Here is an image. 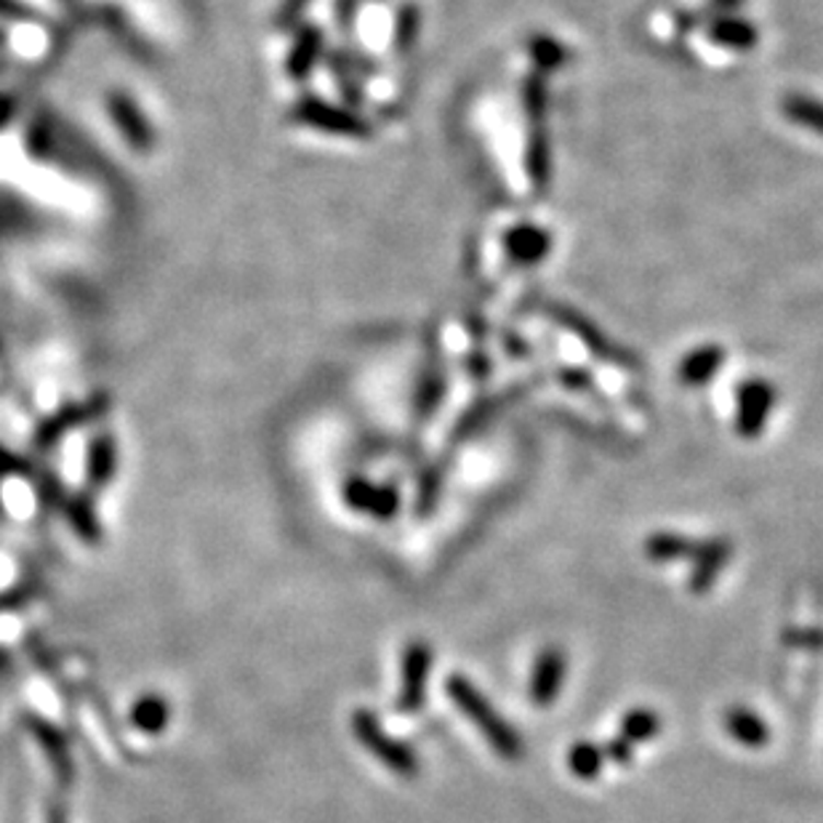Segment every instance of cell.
<instances>
[{"label":"cell","instance_id":"12","mask_svg":"<svg viewBox=\"0 0 823 823\" xmlns=\"http://www.w3.org/2000/svg\"><path fill=\"white\" fill-rule=\"evenodd\" d=\"M635 754H637V748H635V746H629L627 741L618 739V735H616V739H613V741H608V746H605V757H608L613 765L627 767V765L635 759Z\"/></svg>","mask_w":823,"mask_h":823},{"label":"cell","instance_id":"5","mask_svg":"<svg viewBox=\"0 0 823 823\" xmlns=\"http://www.w3.org/2000/svg\"><path fill=\"white\" fill-rule=\"evenodd\" d=\"M733 560V544L728 538H704L701 552L690 562V592L707 594Z\"/></svg>","mask_w":823,"mask_h":823},{"label":"cell","instance_id":"11","mask_svg":"<svg viewBox=\"0 0 823 823\" xmlns=\"http://www.w3.org/2000/svg\"><path fill=\"white\" fill-rule=\"evenodd\" d=\"M134 720L139 728L155 733V730L163 728L165 720H169V709H165V704L160 698H141L139 707L134 709Z\"/></svg>","mask_w":823,"mask_h":823},{"label":"cell","instance_id":"2","mask_svg":"<svg viewBox=\"0 0 823 823\" xmlns=\"http://www.w3.org/2000/svg\"><path fill=\"white\" fill-rule=\"evenodd\" d=\"M352 733H355V739L361 741L363 748H368L387 770L398 773L402 778H413L419 773V767H422L419 765V754L405 741L387 733V728L381 725L374 711L357 709L352 715Z\"/></svg>","mask_w":823,"mask_h":823},{"label":"cell","instance_id":"1","mask_svg":"<svg viewBox=\"0 0 823 823\" xmlns=\"http://www.w3.org/2000/svg\"><path fill=\"white\" fill-rule=\"evenodd\" d=\"M445 693H448L450 704L472 722L475 730L488 741V746L504 759H519L525 752L523 735L517 733V728L506 720L501 711L493 707L491 698L482 693L467 674H450L448 683H445Z\"/></svg>","mask_w":823,"mask_h":823},{"label":"cell","instance_id":"9","mask_svg":"<svg viewBox=\"0 0 823 823\" xmlns=\"http://www.w3.org/2000/svg\"><path fill=\"white\" fill-rule=\"evenodd\" d=\"M659 733H661V715L648 707L629 709L627 715L621 717V725H618V739L627 741V744L635 748L640 744H648V741L655 739Z\"/></svg>","mask_w":823,"mask_h":823},{"label":"cell","instance_id":"10","mask_svg":"<svg viewBox=\"0 0 823 823\" xmlns=\"http://www.w3.org/2000/svg\"><path fill=\"white\" fill-rule=\"evenodd\" d=\"M605 763H608L605 748L592 744V741H575L565 754L568 770H571L579 781H594V778H599V773L605 770Z\"/></svg>","mask_w":823,"mask_h":823},{"label":"cell","instance_id":"3","mask_svg":"<svg viewBox=\"0 0 823 823\" xmlns=\"http://www.w3.org/2000/svg\"><path fill=\"white\" fill-rule=\"evenodd\" d=\"M432 664H435V653L426 642H408V648L402 651L398 693V711H402V715H416L424 707Z\"/></svg>","mask_w":823,"mask_h":823},{"label":"cell","instance_id":"7","mask_svg":"<svg viewBox=\"0 0 823 823\" xmlns=\"http://www.w3.org/2000/svg\"><path fill=\"white\" fill-rule=\"evenodd\" d=\"M704 538L683 536V534H653L645 538V547L642 552L651 562H659V565H666V562H693L701 552Z\"/></svg>","mask_w":823,"mask_h":823},{"label":"cell","instance_id":"4","mask_svg":"<svg viewBox=\"0 0 823 823\" xmlns=\"http://www.w3.org/2000/svg\"><path fill=\"white\" fill-rule=\"evenodd\" d=\"M568 655L560 648H544L536 655L528 679V698L536 709H552L565 688Z\"/></svg>","mask_w":823,"mask_h":823},{"label":"cell","instance_id":"6","mask_svg":"<svg viewBox=\"0 0 823 823\" xmlns=\"http://www.w3.org/2000/svg\"><path fill=\"white\" fill-rule=\"evenodd\" d=\"M722 725L730 739L744 748H765L770 744V725L748 707H730L722 715Z\"/></svg>","mask_w":823,"mask_h":823},{"label":"cell","instance_id":"8","mask_svg":"<svg viewBox=\"0 0 823 823\" xmlns=\"http://www.w3.org/2000/svg\"><path fill=\"white\" fill-rule=\"evenodd\" d=\"M346 499H350V504L355 506V510L368 512V515L381 517V519L392 517L400 504L398 493H395L392 488H376V485H365V482H355V485H350Z\"/></svg>","mask_w":823,"mask_h":823}]
</instances>
